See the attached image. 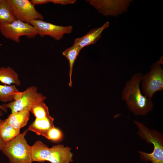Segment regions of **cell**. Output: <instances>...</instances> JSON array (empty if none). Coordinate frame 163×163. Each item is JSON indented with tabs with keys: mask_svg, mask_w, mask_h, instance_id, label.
<instances>
[{
	"mask_svg": "<svg viewBox=\"0 0 163 163\" xmlns=\"http://www.w3.org/2000/svg\"><path fill=\"white\" fill-rule=\"evenodd\" d=\"M143 76L141 73L134 74L126 82L122 92V99L136 115H145L153 108L152 100L143 95L140 89L139 84Z\"/></svg>",
	"mask_w": 163,
	"mask_h": 163,
	"instance_id": "cell-1",
	"label": "cell"
},
{
	"mask_svg": "<svg viewBox=\"0 0 163 163\" xmlns=\"http://www.w3.org/2000/svg\"><path fill=\"white\" fill-rule=\"evenodd\" d=\"M139 129L138 135L147 142L154 145L152 152L150 153L139 151L141 159L145 161H151L152 163H163V138L162 134L154 130H151L143 124L134 121Z\"/></svg>",
	"mask_w": 163,
	"mask_h": 163,
	"instance_id": "cell-2",
	"label": "cell"
},
{
	"mask_svg": "<svg viewBox=\"0 0 163 163\" xmlns=\"http://www.w3.org/2000/svg\"><path fill=\"white\" fill-rule=\"evenodd\" d=\"M28 129L20 133L15 137L5 144L2 150L9 158V163H32L31 146L25 138Z\"/></svg>",
	"mask_w": 163,
	"mask_h": 163,
	"instance_id": "cell-3",
	"label": "cell"
},
{
	"mask_svg": "<svg viewBox=\"0 0 163 163\" xmlns=\"http://www.w3.org/2000/svg\"><path fill=\"white\" fill-rule=\"evenodd\" d=\"M163 59L152 64L149 72L143 76L141 81L142 91L143 94L151 99L157 91L163 89V70L161 66Z\"/></svg>",
	"mask_w": 163,
	"mask_h": 163,
	"instance_id": "cell-4",
	"label": "cell"
},
{
	"mask_svg": "<svg viewBox=\"0 0 163 163\" xmlns=\"http://www.w3.org/2000/svg\"><path fill=\"white\" fill-rule=\"evenodd\" d=\"M46 99V97L43 94L37 92L36 86H32L21 92L20 97L18 99L8 103L2 104V105L6 108H10L11 113L23 110L30 112L34 105Z\"/></svg>",
	"mask_w": 163,
	"mask_h": 163,
	"instance_id": "cell-5",
	"label": "cell"
},
{
	"mask_svg": "<svg viewBox=\"0 0 163 163\" xmlns=\"http://www.w3.org/2000/svg\"><path fill=\"white\" fill-rule=\"evenodd\" d=\"M0 32L5 38L17 43L20 42L21 36L33 38L38 35L37 31L30 24L18 20L9 24H0Z\"/></svg>",
	"mask_w": 163,
	"mask_h": 163,
	"instance_id": "cell-6",
	"label": "cell"
},
{
	"mask_svg": "<svg viewBox=\"0 0 163 163\" xmlns=\"http://www.w3.org/2000/svg\"><path fill=\"white\" fill-rule=\"evenodd\" d=\"M16 20L30 24L34 20L43 19V16L28 0H7Z\"/></svg>",
	"mask_w": 163,
	"mask_h": 163,
	"instance_id": "cell-7",
	"label": "cell"
},
{
	"mask_svg": "<svg viewBox=\"0 0 163 163\" xmlns=\"http://www.w3.org/2000/svg\"><path fill=\"white\" fill-rule=\"evenodd\" d=\"M30 24L41 37L48 36L56 40H60L65 34L71 33L73 30L71 25L64 26L56 25L40 19L33 20Z\"/></svg>",
	"mask_w": 163,
	"mask_h": 163,
	"instance_id": "cell-8",
	"label": "cell"
},
{
	"mask_svg": "<svg viewBox=\"0 0 163 163\" xmlns=\"http://www.w3.org/2000/svg\"><path fill=\"white\" fill-rule=\"evenodd\" d=\"M71 148L59 144L50 148V153L46 161L51 163H69L73 161Z\"/></svg>",
	"mask_w": 163,
	"mask_h": 163,
	"instance_id": "cell-9",
	"label": "cell"
},
{
	"mask_svg": "<svg viewBox=\"0 0 163 163\" xmlns=\"http://www.w3.org/2000/svg\"><path fill=\"white\" fill-rule=\"evenodd\" d=\"M109 26L107 22L100 27L91 30L83 36L76 38L74 42V44L79 46L82 49L86 46L94 44L101 38L103 31Z\"/></svg>",
	"mask_w": 163,
	"mask_h": 163,
	"instance_id": "cell-10",
	"label": "cell"
},
{
	"mask_svg": "<svg viewBox=\"0 0 163 163\" xmlns=\"http://www.w3.org/2000/svg\"><path fill=\"white\" fill-rule=\"evenodd\" d=\"M53 121L54 119L50 116L43 119L36 118L27 129L46 137L48 131L54 127Z\"/></svg>",
	"mask_w": 163,
	"mask_h": 163,
	"instance_id": "cell-11",
	"label": "cell"
},
{
	"mask_svg": "<svg viewBox=\"0 0 163 163\" xmlns=\"http://www.w3.org/2000/svg\"><path fill=\"white\" fill-rule=\"evenodd\" d=\"M30 112L26 110L11 113L5 119L8 124L17 130L25 126L29 120Z\"/></svg>",
	"mask_w": 163,
	"mask_h": 163,
	"instance_id": "cell-12",
	"label": "cell"
},
{
	"mask_svg": "<svg viewBox=\"0 0 163 163\" xmlns=\"http://www.w3.org/2000/svg\"><path fill=\"white\" fill-rule=\"evenodd\" d=\"M50 152V148L41 141L38 140L31 146V154L32 162H43L46 159Z\"/></svg>",
	"mask_w": 163,
	"mask_h": 163,
	"instance_id": "cell-13",
	"label": "cell"
},
{
	"mask_svg": "<svg viewBox=\"0 0 163 163\" xmlns=\"http://www.w3.org/2000/svg\"><path fill=\"white\" fill-rule=\"evenodd\" d=\"M0 82L8 85L14 84L19 86L21 85L18 74L9 67L2 66L0 68Z\"/></svg>",
	"mask_w": 163,
	"mask_h": 163,
	"instance_id": "cell-14",
	"label": "cell"
},
{
	"mask_svg": "<svg viewBox=\"0 0 163 163\" xmlns=\"http://www.w3.org/2000/svg\"><path fill=\"white\" fill-rule=\"evenodd\" d=\"M21 94L15 85H0V101L4 102H12L18 99Z\"/></svg>",
	"mask_w": 163,
	"mask_h": 163,
	"instance_id": "cell-15",
	"label": "cell"
},
{
	"mask_svg": "<svg viewBox=\"0 0 163 163\" xmlns=\"http://www.w3.org/2000/svg\"><path fill=\"white\" fill-rule=\"evenodd\" d=\"M82 49L77 45H73L66 49L62 52V55L68 60L69 64V86H72V76L74 64L80 51Z\"/></svg>",
	"mask_w": 163,
	"mask_h": 163,
	"instance_id": "cell-16",
	"label": "cell"
},
{
	"mask_svg": "<svg viewBox=\"0 0 163 163\" xmlns=\"http://www.w3.org/2000/svg\"><path fill=\"white\" fill-rule=\"evenodd\" d=\"M20 132V130L15 129L8 124L5 120H0V136L5 143L15 137Z\"/></svg>",
	"mask_w": 163,
	"mask_h": 163,
	"instance_id": "cell-17",
	"label": "cell"
},
{
	"mask_svg": "<svg viewBox=\"0 0 163 163\" xmlns=\"http://www.w3.org/2000/svg\"><path fill=\"white\" fill-rule=\"evenodd\" d=\"M13 9L7 0H2L0 3V24H6L15 21Z\"/></svg>",
	"mask_w": 163,
	"mask_h": 163,
	"instance_id": "cell-18",
	"label": "cell"
},
{
	"mask_svg": "<svg viewBox=\"0 0 163 163\" xmlns=\"http://www.w3.org/2000/svg\"><path fill=\"white\" fill-rule=\"evenodd\" d=\"M30 111L33 114L36 118L43 119L50 116L48 108L44 101L36 104L32 108Z\"/></svg>",
	"mask_w": 163,
	"mask_h": 163,
	"instance_id": "cell-19",
	"label": "cell"
},
{
	"mask_svg": "<svg viewBox=\"0 0 163 163\" xmlns=\"http://www.w3.org/2000/svg\"><path fill=\"white\" fill-rule=\"evenodd\" d=\"M63 134L61 131L54 127L48 131L46 138L49 140L57 141L61 140Z\"/></svg>",
	"mask_w": 163,
	"mask_h": 163,
	"instance_id": "cell-20",
	"label": "cell"
},
{
	"mask_svg": "<svg viewBox=\"0 0 163 163\" xmlns=\"http://www.w3.org/2000/svg\"><path fill=\"white\" fill-rule=\"evenodd\" d=\"M76 2V0H50V2L62 5L74 4Z\"/></svg>",
	"mask_w": 163,
	"mask_h": 163,
	"instance_id": "cell-21",
	"label": "cell"
},
{
	"mask_svg": "<svg viewBox=\"0 0 163 163\" xmlns=\"http://www.w3.org/2000/svg\"><path fill=\"white\" fill-rule=\"evenodd\" d=\"M30 2L34 5L44 4L50 2V0H31Z\"/></svg>",
	"mask_w": 163,
	"mask_h": 163,
	"instance_id": "cell-22",
	"label": "cell"
},
{
	"mask_svg": "<svg viewBox=\"0 0 163 163\" xmlns=\"http://www.w3.org/2000/svg\"><path fill=\"white\" fill-rule=\"evenodd\" d=\"M5 145V143L2 141L0 136V150H2Z\"/></svg>",
	"mask_w": 163,
	"mask_h": 163,
	"instance_id": "cell-23",
	"label": "cell"
},
{
	"mask_svg": "<svg viewBox=\"0 0 163 163\" xmlns=\"http://www.w3.org/2000/svg\"><path fill=\"white\" fill-rule=\"evenodd\" d=\"M0 110L5 113L7 112V108L3 107L2 105L0 104Z\"/></svg>",
	"mask_w": 163,
	"mask_h": 163,
	"instance_id": "cell-24",
	"label": "cell"
},
{
	"mask_svg": "<svg viewBox=\"0 0 163 163\" xmlns=\"http://www.w3.org/2000/svg\"><path fill=\"white\" fill-rule=\"evenodd\" d=\"M4 115L3 112L0 110V117Z\"/></svg>",
	"mask_w": 163,
	"mask_h": 163,
	"instance_id": "cell-25",
	"label": "cell"
},
{
	"mask_svg": "<svg viewBox=\"0 0 163 163\" xmlns=\"http://www.w3.org/2000/svg\"><path fill=\"white\" fill-rule=\"evenodd\" d=\"M2 0H0V3L2 2Z\"/></svg>",
	"mask_w": 163,
	"mask_h": 163,
	"instance_id": "cell-26",
	"label": "cell"
}]
</instances>
